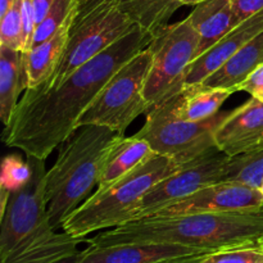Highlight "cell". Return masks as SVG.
Here are the masks:
<instances>
[{"mask_svg":"<svg viewBox=\"0 0 263 263\" xmlns=\"http://www.w3.org/2000/svg\"><path fill=\"white\" fill-rule=\"evenodd\" d=\"M136 26L112 46L69 74L57 89H26L4 127L5 144L26 156L46 159L79 127L80 118L110 77L151 44Z\"/></svg>","mask_w":263,"mask_h":263,"instance_id":"6da1fadb","label":"cell"},{"mask_svg":"<svg viewBox=\"0 0 263 263\" xmlns=\"http://www.w3.org/2000/svg\"><path fill=\"white\" fill-rule=\"evenodd\" d=\"M263 234V210L247 213H192L152 216L103 231L86 243L110 247L131 243L177 244L200 251L218 252L258 246Z\"/></svg>","mask_w":263,"mask_h":263,"instance_id":"7a4b0ae2","label":"cell"},{"mask_svg":"<svg viewBox=\"0 0 263 263\" xmlns=\"http://www.w3.org/2000/svg\"><path fill=\"white\" fill-rule=\"evenodd\" d=\"M122 136L105 126L85 125L59 145L55 163L45 175L48 215L55 230H62L67 218L91 197L108 153Z\"/></svg>","mask_w":263,"mask_h":263,"instance_id":"3957f363","label":"cell"},{"mask_svg":"<svg viewBox=\"0 0 263 263\" xmlns=\"http://www.w3.org/2000/svg\"><path fill=\"white\" fill-rule=\"evenodd\" d=\"M179 164L156 153L144 163L104 189H97L63 223L62 230L74 238L115 229L134 221L135 213L149 190L174 174Z\"/></svg>","mask_w":263,"mask_h":263,"instance_id":"277c9868","label":"cell"},{"mask_svg":"<svg viewBox=\"0 0 263 263\" xmlns=\"http://www.w3.org/2000/svg\"><path fill=\"white\" fill-rule=\"evenodd\" d=\"M136 27L121 0H79L61 62L41 89H57L79 67L99 55Z\"/></svg>","mask_w":263,"mask_h":263,"instance_id":"5b68a950","label":"cell"},{"mask_svg":"<svg viewBox=\"0 0 263 263\" xmlns=\"http://www.w3.org/2000/svg\"><path fill=\"white\" fill-rule=\"evenodd\" d=\"M32 175L27 184L10 193L0 210V263L53 235L45 198V159L27 156Z\"/></svg>","mask_w":263,"mask_h":263,"instance_id":"8992f818","label":"cell"},{"mask_svg":"<svg viewBox=\"0 0 263 263\" xmlns=\"http://www.w3.org/2000/svg\"><path fill=\"white\" fill-rule=\"evenodd\" d=\"M176 95L149 109L145 123L135 135L148 141L156 153L182 166L217 149L215 133L228 112L199 122L182 120L176 113Z\"/></svg>","mask_w":263,"mask_h":263,"instance_id":"52a82bcc","label":"cell"},{"mask_svg":"<svg viewBox=\"0 0 263 263\" xmlns=\"http://www.w3.org/2000/svg\"><path fill=\"white\" fill-rule=\"evenodd\" d=\"M151 64L152 53L146 46L110 77L80 118L79 127L99 125L125 135L128 126L149 110L144 86Z\"/></svg>","mask_w":263,"mask_h":263,"instance_id":"ba28073f","label":"cell"},{"mask_svg":"<svg viewBox=\"0 0 263 263\" xmlns=\"http://www.w3.org/2000/svg\"><path fill=\"white\" fill-rule=\"evenodd\" d=\"M199 37L189 18L168 25L152 37V64L144 86L149 109L185 87L187 67L197 57ZM149 112V110H148Z\"/></svg>","mask_w":263,"mask_h":263,"instance_id":"9c48e42d","label":"cell"},{"mask_svg":"<svg viewBox=\"0 0 263 263\" xmlns=\"http://www.w3.org/2000/svg\"><path fill=\"white\" fill-rule=\"evenodd\" d=\"M231 157L218 149L180 166L174 174L154 185L144 197L135 220L154 216L162 208L176 203L211 184L228 179Z\"/></svg>","mask_w":263,"mask_h":263,"instance_id":"30bf717a","label":"cell"},{"mask_svg":"<svg viewBox=\"0 0 263 263\" xmlns=\"http://www.w3.org/2000/svg\"><path fill=\"white\" fill-rule=\"evenodd\" d=\"M263 210L259 189L238 181L211 184L194 194L162 208L154 216H177L192 213H247ZM152 217V216H151Z\"/></svg>","mask_w":263,"mask_h":263,"instance_id":"8fae6325","label":"cell"},{"mask_svg":"<svg viewBox=\"0 0 263 263\" xmlns=\"http://www.w3.org/2000/svg\"><path fill=\"white\" fill-rule=\"evenodd\" d=\"M216 146L229 157L263 149V102L251 98L228 113L215 133Z\"/></svg>","mask_w":263,"mask_h":263,"instance_id":"7c38bea8","label":"cell"},{"mask_svg":"<svg viewBox=\"0 0 263 263\" xmlns=\"http://www.w3.org/2000/svg\"><path fill=\"white\" fill-rule=\"evenodd\" d=\"M208 252L177 244L131 243L110 247H91L80 252L77 263H161L202 256Z\"/></svg>","mask_w":263,"mask_h":263,"instance_id":"4fadbf2b","label":"cell"},{"mask_svg":"<svg viewBox=\"0 0 263 263\" xmlns=\"http://www.w3.org/2000/svg\"><path fill=\"white\" fill-rule=\"evenodd\" d=\"M263 31V10L239 23L228 35L198 57L187 67L185 86L202 84L213 72L217 71L236 51Z\"/></svg>","mask_w":263,"mask_h":263,"instance_id":"5bb4252c","label":"cell"},{"mask_svg":"<svg viewBox=\"0 0 263 263\" xmlns=\"http://www.w3.org/2000/svg\"><path fill=\"white\" fill-rule=\"evenodd\" d=\"M187 18L199 37L195 59L240 23L234 12L231 0H204L195 5Z\"/></svg>","mask_w":263,"mask_h":263,"instance_id":"9a60e30c","label":"cell"},{"mask_svg":"<svg viewBox=\"0 0 263 263\" xmlns=\"http://www.w3.org/2000/svg\"><path fill=\"white\" fill-rule=\"evenodd\" d=\"M154 154L156 152L152 149L146 140L138 138L136 135L130 138L123 135L112 146L103 163L97 189L108 187L144 163Z\"/></svg>","mask_w":263,"mask_h":263,"instance_id":"2e32d148","label":"cell"},{"mask_svg":"<svg viewBox=\"0 0 263 263\" xmlns=\"http://www.w3.org/2000/svg\"><path fill=\"white\" fill-rule=\"evenodd\" d=\"M73 17L74 14L50 39L33 46L27 54H25L27 89L40 86L55 71L68 43L69 28Z\"/></svg>","mask_w":263,"mask_h":263,"instance_id":"e0dca14e","label":"cell"},{"mask_svg":"<svg viewBox=\"0 0 263 263\" xmlns=\"http://www.w3.org/2000/svg\"><path fill=\"white\" fill-rule=\"evenodd\" d=\"M27 89L25 54L0 46V118L8 126L20 103V94Z\"/></svg>","mask_w":263,"mask_h":263,"instance_id":"ac0fdd59","label":"cell"},{"mask_svg":"<svg viewBox=\"0 0 263 263\" xmlns=\"http://www.w3.org/2000/svg\"><path fill=\"white\" fill-rule=\"evenodd\" d=\"M263 63V31L202 82L236 92V87Z\"/></svg>","mask_w":263,"mask_h":263,"instance_id":"d6986e66","label":"cell"},{"mask_svg":"<svg viewBox=\"0 0 263 263\" xmlns=\"http://www.w3.org/2000/svg\"><path fill=\"white\" fill-rule=\"evenodd\" d=\"M233 94L231 90L203 84L185 86L176 95V113L182 120L204 121L217 115L223 103Z\"/></svg>","mask_w":263,"mask_h":263,"instance_id":"ffe728a7","label":"cell"},{"mask_svg":"<svg viewBox=\"0 0 263 263\" xmlns=\"http://www.w3.org/2000/svg\"><path fill=\"white\" fill-rule=\"evenodd\" d=\"M121 7L138 27L153 37L168 26L181 4L179 0H121Z\"/></svg>","mask_w":263,"mask_h":263,"instance_id":"44dd1931","label":"cell"},{"mask_svg":"<svg viewBox=\"0 0 263 263\" xmlns=\"http://www.w3.org/2000/svg\"><path fill=\"white\" fill-rule=\"evenodd\" d=\"M81 241H87V239L74 238L66 231H55L49 238L3 263H53L69 254L77 253V246Z\"/></svg>","mask_w":263,"mask_h":263,"instance_id":"7402d4cb","label":"cell"},{"mask_svg":"<svg viewBox=\"0 0 263 263\" xmlns=\"http://www.w3.org/2000/svg\"><path fill=\"white\" fill-rule=\"evenodd\" d=\"M32 168L30 162L23 161L18 154H8L2 162L0 177V204H5L10 193L25 186L31 179Z\"/></svg>","mask_w":263,"mask_h":263,"instance_id":"603a6c76","label":"cell"},{"mask_svg":"<svg viewBox=\"0 0 263 263\" xmlns=\"http://www.w3.org/2000/svg\"><path fill=\"white\" fill-rule=\"evenodd\" d=\"M226 180L259 189L263 180V149L251 154L231 157Z\"/></svg>","mask_w":263,"mask_h":263,"instance_id":"cb8c5ba5","label":"cell"},{"mask_svg":"<svg viewBox=\"0 0 263 263\" xmlns=\"http://www.w3.org/2000/svg\"><path fill=\"white\" fill-rule=\"evenodd\" d=\"M77 5L79 0H55L44 20L36 26L32 48L50 39L74 14Z\"/></svg>","mask_w":263,"mask_h":263,"instance_id":"d4e9b609","label":"cell"},{"mask_svg":"<svg viewBox=\"0 0 263 263\" xmlns=\"http://www.w3.org/2000/svg\"><path fill=\"white\" fill-rule=\"evenodd\" d=\"M22 2L17 0L9 12L0 18V46L22 51Z\"/></svg>","mask_w":263,"mask_h":263,"instance_id":"484cf974","label":"cell"},{"mask_svg":"<svg viewBox=\"0 0 263 263\" xmlns=\"http://www.w3.org/2000/svg\"><path fill=\"white\" fill-rule=\"evenodd\" d=\"M199 263H263V249L258 246L223 249L204 254Z\"/></svg>","mask_w":263,"mask_h":263,"instance_id":"4316f807","label":"cell"},{"mask_svg":"<svg viewBox=\"0 0 263 263\" xmlns=\"http://www.w3.org/2000/svg\"><path fill=\"white\" fill-rule=\"evenodd\" d=\"M22 23H23V36H22V53L27 54L32 49L33 37L36 31V18L33 12L32 2L23 0L22 2Z\"/></svg>","mask_w":263,"mask_h":263,"instance_id":"83f0119b","label":"cell"},{"mask_svg":"<svg viewBox=\"0 0 263 263\" xmlns=\"http://www.w3.org/2000/svg\"><path fill=\"white\" fill-rule=\"evenodd\" d=\"M238 91L248 92L252 98L263 102V63L236 87V92Z\"/></svg>","mask_w":263,"mask_h":263,"instance_id":"f1b7e54d","label":"cell"},{"mask_svg":"<svg viewBox=\"0 0 263 263\" xmlns=\"http://www.w3.org/2000/svg\"><path fill=\"white\" fill-rule=\"evenodd\" d=\"M231 2L239 22H243L263 10V0H231Z\"/></svg>","mask_w":263,"mask_h":263,"instance_id":"f546056e","label":"cell"},{"mask_svg":"<svg viewBox=\"0 0 263 263\" xmlns=\"http://www.w3.org/2000/svg\"><path fill=\"white\" fill-rule=\"evenodd\" d=\"M31 2H32L33 12H35L36 26H37L44 20V17L49 12V9H50V7L55 0H31Z\"/></svg>","mask_w":263,"mask_h":263,"instance_id":"4dcf8cb0","label":"cell"},{"mask_svg":"<svg viewBox=\"0 0 263 263\" xmlns=\"http://www.w3.org/2000/svg\"><path fill=\"white\" fill-rule=\"evenodd\" d=\"M17 0H0V18L4 17Z\"/></svg>","mask_w":263,"mask_h":263,"instance_id":"1f68e13d","label":"cell"},{"mask_svg":"<svg viewBox=\"0 0 263 263\" xmlns=\"http://www.w3.org/2000/svg\"><path fill=\"white\" fill-rule=\"evenodd\" d=\"M79 257H80V252H77V253L69 254V256L63 257V258L58 259V261L53 263H77L79 262Z\"/></svg>","mask_w":263,"mask_h":263,"instance_id":"d6a6232c","label":"cell"},{"mask_svg":"<svg viewBox=\"0 0 263 263\" xmlns=\"http://www.w3.org/2000/svg\"><path fill=\"white\" fill-rule=\"evenodd\" d=\"M203 256H204V254H202V256H193V257H186V258H180L175 263H199L200 258H202Z\"/></svg>","mask_w":263,"mask_h":263,"instance_id":"836d02e7","label":"cell"},{"mask_svg":"<svg viewBox=\"0 0 263 263\" xmlns=\"http://www.w3.org/2000/svg\"><path fill=\"white\" fill-rule=\"evenodd\" d=\"M180 4L181 5H198L200 4V3H203L204 0H179Z\"/></svg>","mask_w":263,"mask_h":263,"instance_id":"e575fe53","label":"cell"},{"mask_svg":"<svg viewBox=\"0 0 263 263\" xmlns=\"http://www.w3.org/2000/svg\"><path fill=\"white\" fill-rule=\"evenodd\" d=\"M258 247H261V248L263 249V234H262V236L259 238V240H258Z\"/></svg>","mask_w":263,"mask_h":263,"instance_id":"d590c367","label":"cell"},{"mask_svg":"<svg viewBox=\"0 0 263 263\" xmlns=\"http://www.w3.org/2000/svg\"><path fill=\"white\" fill-rule=\"evenodd\" d=\"M176 261H177V259H172V261H164V262H161V263H175Z\"/></svg>","mask_w":263,"mask_h":263,"instance_id":"8d00e7d4","label":"cell"}]
</instances>
